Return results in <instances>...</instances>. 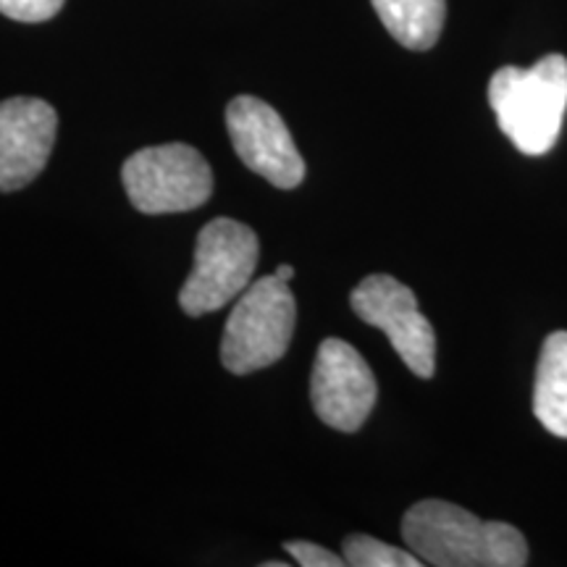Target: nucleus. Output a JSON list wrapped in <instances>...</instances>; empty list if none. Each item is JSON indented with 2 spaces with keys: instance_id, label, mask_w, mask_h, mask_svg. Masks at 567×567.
<instances>
[{
  "instance_id": "obj_13",
  "label": "nucleus",
  "mask_w": 567,
  "mask_h": 567,
  "mask_svg": "<svg viewBox=\"0 0 567 567\" xmlns=\"http://www.w3.org/2000/svg\"><path fill=\"white\" fill-rule=\"evenodd\" d=\"M66 0H0V13L24 24H40L53 19Z\"/></svg>"
},
{
  "instance_id": "obj_12",
  "label": "nucleus",
  "mask_w": 567,
  "mask_h": 567,
  "mask_svg": "<svg viewBox=\"0 0 567 567\" xmlns=\"http://www.w3.org/2000/svg\"><path fill=\"white\" fill-rule=\"evenodd\" d=\"M342 557L352 567H417L421 557L410 549H396L392 544L365 534H352L344 538Z\"/></svg>"
},
{
  "instance_id": "obj_7",
  "label": "nucleus",
  "mask_w": 567,
  "mask_h": 567,
  "mask_svg": "<svg viewBox=\"0 0 567 567\" xmlns=\"http://www.w3.org/2000/svg\"><path fill=\"white\" fill-rule=\"evenodd\" d=\"M375 396L379 386L363 354L342 339L321 342L310 379V400L318 417L331 429L354 434L371 415Z\"/></svg>"
},
{
  "instance_id": "obj_6",
  "label": "nucleus",
  "mask_w": 567,
  "mask_h": 567,
  "mask_svg": "<svg viewBox=\"0 0 567 567\" xmlns=\"http://www.w3.org/2000/svg\"><path fill=\"white\" fill-rule=\"evenodd\" d=\"M350 302L354 316L384 331L394 352L417 379L434 375L436 334L434 326L417 308L413 289L392 276L373 274L354 287Z\"/></svg>"
},
{
  "instance_id": "obj_8",
  "label": "nucleus",
  "mask_w": 567,
  "mask_h": 567,
  "mask_svg": "<svg viewBox=\"0 0 567 567\" xmlns=\"http://www.w3.org/2000/svg\"><path fill=\"white\" fill-rule=\"evenodd\" d=\"M226 126L239 161L279 189H295L305 179V161L292 134L271 105L252 95L234 97Z\"/></svg>"
},
{
  "instance_id": "obj_5",
  "label": "nucleus",
  "mask_w": 567,
  "mask_h": 567,
  "mask_svg": "<svg viewBox=\"0 0 567 567\" xmlns=\"http://www.w3.org/2000/svg\"><path fill=\"white\" fill-rule=\"evenodd\" d=\"M122 179L134 208L147 216L195 210L213 193L208 161L182 142L134 153L124 163Z\"/></svg>"
},
{
  "instance_id": "obj_11",
  "label": "nucleus",
  "mask_w": 567,
  "mask_h": 567,
  "mask_svg": "<svg viewBox=\"0 0 567 567\" xmlns=\"http://www.w3.org/2000/svg\"><path fill=\"white\" fill-rule=\"evenodd\" d=\"M386 32L408 51H429L444 30L446 0H371Z\"/></svg>"
},
{
  "instance_id": "obj_9",
  "label": "nucleus",
  "mask_w": 567,
  "mask_h": 567,
  "mask_svg": "<svg viewBox=\"0 0 567 567\" xmlns=\"http://www.w3.org/2000/svg\"><path fill=\"white\" fill-rule=\"evenodd\" d=\"M59 116L40 97L0 103V193H17L45 168L55 145Z\"/></svg>"
},
{
  "instance_id": "obj_1",
  "label": "nucleus",
  "mask_w": 567,
  "mask_h": 567,
  "mask_svg": "<svg viewBox=\"0 0 567 567\" xmlns=\"http://www.w3.org/2000/svg\"><path fill=\"white\" fill-rule=\"evenodd\" d=\"M408 549L434 567H520L528 563L526 536L509 523L481 520L450 502H417L402 517Z\"/></svg>"
},
{
  "instance_id": "obj_4",
  "label": "nucleus",
  "mask_w": 567,
  "mask_h": 567,
  "mask_svg": "<svg viewBox=\"0 0 567 567\" xmlns=\"http://www.w3.org/2000/svg\"><path fill=\"white\" fill-rule=\"evenodd\" d=\"M260 245L250 226L234 218H213L197 234L195 266L179 292L187 316H205L221 310L250 287L258 266Z\"/></svg>"
},
{
  "instance_id": "obj_14",
  "label": "nucleus",
  "mask_w": 567,
  "mask_h": 567,
  "mask_svg": "<svg viewBox=\"0 0 567 567\" xmlns=\"http://www.w3.org/2000/svg\"><path fill=\"white\" fill-rule=\"evenodd\" d=\"M287 555L302 567H342L344 557H337L334 551L318 547L313 542H287L284 544Z\"/></svg>"
},
{
  "instance_id": "obj_10",
  "label": "nucleus",
  "mask_w": 567,
  "mask_h": 567,
  "mask_svg": "<svg viewBox=\"0 0 567 567\" xmlns=\"http://www.w3.org/2000/svg\"><path fill=\"white\" fill-rule=\"evenodd\" d=\"M534 413L549 434L567 439V331H555L538 354Z\"/></svg>"
},
{
  "instance_id": "obj_3",
  "label": "nucleus",
  "mask_w": 567,
  "mask_h": 567,
  "mask_svg": "<svg viewBox=\"0 0 567 567\" xmlns=\"http://www.w3.org/2000/svg\"><path fill=\"white\" fill-rule=\"evenodd\" d=\"M297 321L295 295L279 276L250 284L237 297L221 339L226 371L245 375L268 368L287 354Z\"/></svg>"
},
{
  "instance_id": "obj_2",
  "label": "nucleus",
  "mask_w": 567,
  "mask_h": 567,
  "mask_svg": "<svg viewBox=\"0 0 567 567\" xmlns=\"http://www.w3.org/2000/svg\"><path fill=\"white\" fill-rule=\"evenodd\" d=\"M496 124L523 155H547L567 111V59L551 53L530 69L505 66L488 82Z\"/></svg>"
},
{
  "instance_id": "obj_15",
  "label": "nucleus",
  "mask_w": 567,
  "mask_h": 567,
  "mask_svg": "<svg viewBox=\"0 0 567 567\" xmlns=\"http://www.w3.org/2000/svg\"><path fill=\"white\" fill-rule=\"evenodd\" d=\"M276 276H279V279L281 281H292L295 279V268L292 266H279V268H276Z\"/></svg>"
}]
</instances>
